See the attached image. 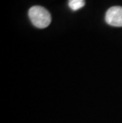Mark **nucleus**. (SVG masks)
I'll list each match as a JSON object with an SVG mask.
<instances>
[{
  "label": "nucleus",
  "mask_w": 122,
  "mask_h": 123,
  "mask_svg": "<svg viewBox=\"0 0 122 123\" xmlns=\"http://www.w3.org/2000/svg\"><path fill=\"white\" fill-rule=\"evenodd\" d=\"M29 18L35 27L44 29L48 27L51 23L50 13L45 7L41 6H32L29 10Z\"/></svg>",
  "instance_id": "f257e3e1"
},
{
  "label": "nucleus",
  "mask_w": 122,
  "mask_h": 123,
  "mask_svg": "<svg viewBox=\"0 0 122 123\" xmlns=\"http://www.w3.org/2000/svg\"><path fill=\"white\" fill-rule=\"evenodd\" d=\"M105 22L114 27H122V6L110 7L106 11Z\"/></svg>",
  "instance_id": "f03ea898"
},
{
  "label": "nucleus",
  "mask_w": 122,
  "mask_h": 123,
  "mask_svg": "<svg viewBox=\"0 0 122 123\" xmlns=\"http://www.w3.org/2000/svg\"><path fill=\"white\" fill-rule=\"evenodd\" d=\"M85 3V0H68V6L74 11H76L83 7Z\"/></svg>",
  "instance_id": "7ed1b4c3"
}]
</instances>
